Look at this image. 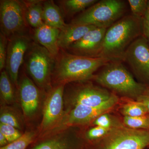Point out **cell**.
Masks as SVG:
<instances>
[{
  "label": "cell",
  "instance_id": "cell-23",
  "mask_svg": "<svg viewBox=\"0 0 149 149\" xmlns=\"http://www.w3.org/2000/svg\"><path fill=\"white\" fill-rule=\"evenodd\" d=\"M125 102L120 107L119 111L123 116L140 117L146 116L148 113L147 108L141 102L123 98Z\"/></svg>",
  "mask_w": 149,
  "mask_h": 149
},
{
  "label": "cell",
  "instance_id": "cell-21",
  "mask_svg": "<svg viewBox=\"0 0 149 149\" xmlns=\"http://www.w3.org/2000/svg\"><path fill=\"white\" fill-rule=\"evenodd\" d=\"M0 123L8 124L22 130L25 122L23 115H21L13 106L1 105Z\"/></svg>",
  "mask_w": 149,
  "mask_h": 149
},
{
  "label": "cell",
  "instance_id": "cell-20",
  "mask_svg": "<svg viewBox=\"0 0 149 149\" xmlns=\"http://www.w3.org/2000/svg\"><path fill=\"white\" fill-rule=\"evenodd\" d=\"M43 19L45 24L60 30L67 24L63 19L60 8L53 1H44Z\"/></svg>",
  "mask_w": 149,
  "mask_h": 149
},
{
  "label": "cell",
  "instance_id": "cell-6",
  "mask_svg": "<svg viewBox=\"0 0 149 149\" xmlns=\"http://www.w3.org/2000/svg\"><path fill=\"white\" fill-rule=\"evenodd\" d=\"M149 147V129H131L124 125L112 128L103 138L87 143L86 149H145Z\"/></svg>",
  "mask_w": 149,
  "mask_h": 149
},
{
  "label": "cell",
  "instance_id": "cell-33",
  "mask_svg": "<svg viewBox=\"0 0 149 149\" xmlns=\"http://www.w3.org/2000/svg\"><path fill=\"white\" fill-rule=\"evenodd\" d=\"M9 143L7 139L3 134L0 133V146L1 147L5 146Z\"/></svg>",
  "mask_w": 149,
  "mask_h": 149
},
{
  "label": "cell",
  "instance_id": "cell-26",
  "mask_svg": "<svg viewBox=\"0 0 149 149\" xmlns=\"http://www.w3.org/2000/svg\"><path fill=\"white\" fill-rule=\"evenodd\" d=\"M110 130L98 126L91 125L83 128V136L87 143H93L103 138Z\"/></svg>",
  "mask_w": 149,
  "mask_h": 149
},
{
  "label": "cell",
  "instance_id": "cell-17",
  "mask_svg": "<svg viewBox=\"0 0 149 149\" xmlns=\"http://www.w3.org/2000/svg\"><path fill=\"white\" fill-rule=\"evenodd\" d=\"M93 25H81L69 23L60 30L58 45L61 49L66 50L73 43L82 38L92 29L97 28Z\"/></svg>",
  "mask_w": 149,
  "mask_h": 149
},
{
  "label": "cell",
  "instance_id": "cell-31",
  "mask_svg": "<svg viewBox=\"0 0 149 149\" xmlns=\"http://www.w3.org/2000/svg\"><path fill=\"white\" fill-rule=\"evenodd\" d=\"M142 23L143 35L149 44V1L146 12L142 19Z\"/></svg>",
  "mask_w": 149,
  "mask_h": 149
},
{
  "label": "cell",
  "instance_id": "cell-18",
  "mask_svg": "<svg viewBox=\"0 0 149 149\" xmlns=\"http://www.w3.org/2000/svg\"><path fill=\"white\" fill-rule=\"evenodd\" d=\"M27 24L34 29L45 23L43 19L44 1H21Z\"/></svg>",
  "mask_w": 149,
  "mask_h": 149
},
{
  "label": "cell",
  "instance_id": "cell-5",
  "mask_svg": "<svg viewBox=\"0 0 149 149\" xmlns=\"http://www.w3.org/2000/svg\"><path fill=\"white\" fill-rule=\"evenodd\" d=\"M115 95L114 93L95 85L91 80L72 82L65 86L64 109H70L77 105L98 106Z\"/></svg>",
  "mask_w": 149,
  "mask_h": 149
},
{
  "label": "cell",
  "instance_id": "cell-3",
  "mask_svg": "<svg viewBox=\"0 0 149 149\" xmlns=\"http://www.w3.org/2000/svg\"><path fill=\"white\" fill-rule=\"evenodd\" d=\"M142 35V20L132 15L123 17L107 29L100 57L123 61L128 47Z\"/></svg>",
  "mask_w": 149,
  "mask_h": 149
},
{
  "label": "cell",
  "instance_id": "cell-2",
  "mask_svg": "<svg viewBox=\"0 0 149 149\" xmlns=\"http://www.w3.org/2000/svg\"><path fill=\"white\" fill-rule=\"evenodd\" d=\"M122 62H109L95 74L91 80L119 97L136 101L149 93L148 87L137 82Z\"/></svg>",
  "mask_w": 149,
  "mask_h": 149
},
{
  "label": "cell",
  "instance_id": "cell-25",
  "mask_svg": "<svg viewBox=\"0 0 149 149\" xmlns=\"http://www.w3.org/2000/svg\"><path fill=\"white\" fill-rule=\"evenodd\" d=\"M110 112L105 113L100 116L93 121L91 125L111 129L123 125L122 120L114 115L111 114Z\"/></svg>",
  "mask_w": 149,
  "mask_h": 149
},
{
  "label": "cell",
  "instance_id": "cell-13",
  "mask_svg": "<svg viewBox=\"0 0 149 149\" xmlns=\"http://www.w3.org/2000/svg\"><path fill=\"white\" fill-rule=\"evenodd\" d=\"M126 62L141 83H149V44L142 35L134 40L125 52Z\"/></svg>",
  "mask_w": 149,
  "mask_h": 149
},
{
  "label": "cell",
  "instance_id": "cell-11",
  "mask_svg": "<svg viewBox=\"0 0 149 149\" xmlns=\"http://www.w3.org/2000/svg\"><path fill=\"white\" fill-rule=\"evenodd\" d=\"M1 33L8 40L14 36L26 34L28 25L21 1H0Z\"/></svg>",
  "mask_w": 149,
  "mask_h": 149
},
{
  "label": "cell",
  "instance_id": "cell-4",
  "mask_svg": "<svg viewBox=\"0 0 149 149\" xmlns=\"http://www.w3.org/2000/svg\"><path fill=\"white\" fill-rule=\"evenodd\" d=\"M55 58L45 47L33 41L25 54L24 67L32 81L44 93L52 88V75Z\"/></svg>",
  "mask_w": 149,
  "mask_h": 149
},
{
  "label": "cell",
  "instance_id": "cell-28",
  "mask_svg": "<svg viewBox=\"0 0 149 149\" xmlns=\"http://www.w3.org/2000/svg\"><path fill=\"white\" fill-rule=\"evenodd\" d=\"M132 15L142 20L148 8V0H128Z\"/></svg>",
  "mask_w": 149,
  "mask_h": 149
},
{
  "label": "cell",
  "instance_id": "cell-34",
  "mask_svg": "<svg viewBox=\"0 0 149 149\" xmlns=\"http://www.w3.org/2000/svg\"><path fill=\"white\" fill-rule=\"evenodd\" d=\"M148 87L149 90V83H148Z\"/></svg>",
  "mask_w": 149,
  "mask_h": 149
},
{
  "label": "cell",
  "instance_id": "cell-7",
  "mask_svg": "<svg viewBox=\"0 0 149 149\" xmlns=\"http://www.w3.org/2000/svg\"><path fill=\"white\" fill-rule=\"evenodd\" d=\"M125 8L124 1H98L74 17L70 23L107 29L123 17Z\"/></svg>",
  "mask_w": 149,
  "mask_h": 149
},
{
  "label": "cell",
  "instance_id": "cell-8",
  "mask_svg": "<svg viewBox=\"0 0 149 149\" xmlns=\"http://www.w3.org/2000/svg\"><path fill=\"white\" fill-rule=\"evenodd\" d=\"M120 99L115 95L98 106L77 105L64 110L61 120L52 129L45 134L70 127H86L92 125L96 118L105 113L111 112L120 103Z\"/></svg>",
  "mask_w": 149,
  "mask_h": 149
},
{
  "label": "cell",
  "instance_id": "cell-16",
  "mask_svg": "<svg viewBox=\"0 0 149 149\" xmlns=\"http://www.w3.org/2000/svg\"><path fill=\"white\" fill-rule=\"evenodd\" d=\"M60 29L54 28L44 23L34 29L35 42L47 49L55 58L60 50L58 45V37Z\"/></svg>",
  "mask_w": 149,
  "mask_h": 149
},
{
  "label": "cell",
  "instance_id": "cell-1",
  "mask_svg": "<svg viewBox=\"0 0 149 149\" xmlns=\"http://www.w3.org/2000/svg\"><path fill=\"white\" fill-rule=\"evenodd\" d=\"M112 61L103 57L91 58L61 49L56 57L52 75V86L92 80L98 70Z\"/></svg>",
  "mask_w": 149,
  "mask_h": 149
},
{
  "label": "cell",
  "instance_id": "cell-10",
  "mask_svg": "<svg viewBox=\"0 0 149 149\" xmlns=\"http://www.w3.org/2000/svg\"><path fill=\"white\" fill-rule=\"evenodd\" d=\"M17 91L22 115L25 123L28 125L38 116L42 98H45L47 93L39 88L24 72H21L19 78Z\"/></svg>",
  "mask_w": 149,
  "mask_h": 149
},
{
  "label": "cell",
  "instance_id": "cell-9",
  "mask_svg": "<svg viewBox=\"0 0 149 149\" xmlns=\"http://www.w3.org/2000/svg\"><path fill=\"white\" fill-rule=\"evenodd\" d=\"M83 129L68 127L38 137L26 149H86Z\"/></svg>",
  "mask_w": 149,
  "mask_h": 149
},
{
  "label": "cell",
  "instance_id": "cell-14",
  "mask_svg": "<svg viewBox=\"0 0 149 149\" xmlns=\"http://www.w3.org/2000/svg\"><path fill=\"white\" fill-rule=\"evenodd\" d=\"M32 42L27 34L15 35L8 39L6 70L17 90L19 68Z\"/></svg>",
  "mask_w": 149,
  "mask_h": 149
},
{
  "label": "cell",
  "instance_id": "cell-12",
  "mask_svg": "<svg viewBox=\"0 0 149 149\" xmlns=\"http://www.w3.org/2000/svg\"><path fill=\"white\" fill-rule=\"evenodd\" d=\"M65 85L53 86L46 94L42 106V116L37 129L39 136L52 129L61 120L64 114L63 93Z\"/></svg>",
  "mask_w": 149,
  "mask_h": 149
},
{
  "label": "cell",
  "instance_id": "cell-15",
  "mask_svg": "<svg viewBox=\"0 0 149 149\" xmlns=\"http://www.w3.org/2000/svg\"><path fill=\"white\" fill-rule=\"evenodd\" d=\"M107 29L97 27L92 29L65 51L76 55L100 57Z\"/></svg>",
  "mask_w": 149,
  "mask_h": 149
},
{
  "label": "cell",
  "instance_id": "cell-24",
  "mask_svg": "<svg viewBox=\"0 0 149 149\" xmlns=\"http://www.w3.org/2000/svg\"><path fill=\"white\" fill-rule=\"evenodd\" d=\"M38 136L39 133L37 128L26 130L16 141L1 147L0 149H26L38 138Z\"/></svg>",
  "mask_w": 149,
  "mask_h": 149
},
{
  "label": "cell",
  "instance_id": "cell-32",
  "mask_svg": "<svg viewBox=\"0 0 149 149\" xmlns=\"http://www.w3.org/2000/svg\"><path fill=\"white\" fill-rule=\"evenodd\" d=\"M136 101L141 102L147 108L148 112L149 113V92L139 97Z\"/></svg>",
  "mask_w": 149,
  "mask_h": 149
},
{
  "label": "cell",
  "instance_id": "cell-29",
  "mask_svg": "<svg viewBox=\"0 0 149 149\" xmlns=\"http://www.w3.org/2000/svg\"><path fill=\"white\" fill-rule=\"evenodd\" d=\"M0 133L5 136L9 143L16 141L24 133L11 125L1 123H0Z\"/></svg>",
  "mask_w": 149,
  "mask_h": 149
},
{
  "label": "cell",
  "instance_id": "cell-19",
  "mask_svg": "<svg viewBox=\"0 0 149 149\" xmlns=\"http://www.w3.org/2000/svg\"><path fill=\"white\" fill-rule=\"evenodd\" d=\"M0 96L1 105L14 106L18 101L17 90L5 69L0 75Z\"/></svg>",
  "mask_w": 149,
  "mask_h": 149
},
{
  "label": "cell",
  "instance_id": "cell-30",
  "mask_svg": "<svg viewBox=\"0 0 149 149\" xmlns=\"http://www.w3.org/2000/svg\"><path fill=\"white\" fill-rule=\"evenodd\" d=\"M8 40L0 33V70L1 72L6 68Z\"/></svg>",
  "mask_w": 149,
  "mask_h": 149
},
{
  "label": "cell",
  "instance_id": "cell-22",
  "mask_svg": "<svg viewBox=\"0 0 149 149\" xmlns=\"http://www.w3.org/2000/svg\"><path fill=\"white\" fill-rule=\"evenodd\" d=\"M98 1L97 0H62L58 1V3L63 13L71 16L84 11Z\"/></svg>",
  "mask_w": 149,
  "mask_h": 149
},
{
  "label": "cell",
  "instance_id": "cell-27",
  "mask_svg": "<svg viewBox=\"0 0 149 149\" xmlns=\"http://www.w3.org/2000/svg\"><path fill=\"white\" fill-rule=\"evenodd\" d=\"M122 120L123 125L131 129H149V116H123Z\"/></svg>",
  "mask_w": 149,
  "mask_h": 149
}]
</instances>
